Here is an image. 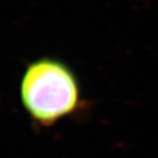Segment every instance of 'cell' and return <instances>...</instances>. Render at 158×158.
<instances>
[{"label":"cell","instance_id":"1","mask_svg":"<svg viewBox=\"0 0 158 158\" xmlns=\"http://www.w3.org/2000/svg\"><path fill=\"white\" fill-rule=\"evenodd\" d=\"M19 93L23 108L40 127L53 126L81 106L76 73L66 63L52 57H42L27 66Z\"/></svg>","mask_w":158,"mask_h":158}]
</instances>
